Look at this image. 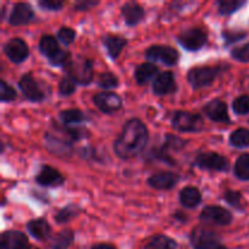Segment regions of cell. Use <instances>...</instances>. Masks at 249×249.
I'll return each instance as SVG.
<instances>
[{
    "label": "cell",
    "mask_w": 249,
    "mask_h": 249,
    "mask_svg": "<svg viewBox=\"0 0 249 249\" xmlns=\"http://www.w3.org/2000/svg\"><path fill=\"white\" fill-rule=\"evenodd\" d=\"M202 112H203L204 116L208 119H211L212 122H215V123H221V124H231L230 114H229V106L224 100L216 99L211 100L207 104H204V106L202 107Z\"/></svg>",
    "instance_id": "obj_14"
},
{
    "label": "cell",
    "mask_w": 249,
    "mask_h": 249,
    "mask_svg": "<svg viewBox=\"0 0 249 249\" xmlns=\"http://www.w3.org/2000/svg\"><path fill=\"white\" fill-rule=\"evenodd\" d=\"M232 111L237 116L249 114V95H241L232 101Z\"/></svg>",
    "instance_id": "obj_42"
},
{
    "label": "cell",
    "mask_w": 249,
    "mask_h": 249,
    "mask_svg": "<svg viewBox=\"0 0 249 249\" xmlns=\"http://www.w3.org/2000/svg\"><path fill=\"white\" fill-rule=\"evenodd\" d=\"M78 84L68 75L61 78L60 83H58V95L61 97H68L73 95L77 90Z\"/></svg>",
    "instance_id": "obj_38"
},
{
    "label": "cell",
    "mask_w": 249,
    "mask_h": 249,
    "mask_svg": "<svg viewBox=\"0 0 249 249\" xmlns=\"http://www.w3.org/2000/svg\"><path fill=\"white\" fill-rule=\"evenodd\" d=\"M233 174L241 181H249V153H242L236 160Z\"/></svg>",
    "instance_id": "obj_33"
},
{
    "label": "cell",
    "mask_w": 249,
    "mask_h": 249,
    "mask_svg": "<svg viewBox=\"0 0 249 249\" xmlns=\"http://www.w3.org/2000/svg\"><path fill=\"white\" fill-rule=\"evenodd\" d=\"M38 6L44 11H60L65 6V1L62 0H39Z\"/></svg>",
    "instance_id": "obj_45"
},
{
    "label": "cell",
    "mask_w": 249,
    "mask_h": 249,
    "mask_svg": "<svg viewBox=\"0 0 249 249\" xmlns=\"http://www.w3.org/2000/svg\"><path fill=\"white\" fill-rule=\"evenodd\" d=\"M223 199L230 207H233V208L242 211L243 197L240 191H236V190H226L223 194Z\"/></svg>",
    "instance_id": "obj_41"
},
{
    "label": "cell",
    "mask_w": 249,
    "mask_h": 249,
    "mask_svg": "<svg viewBox=\"0 0 249 249\" xmlns=\"http://www.w3.org/2000/svg\"><path fill=\"white\" fill-rule=\"evenodd\" d=\"M230 55L233 60L238 61V62L249 63V43L245 44L242 46L233 48L230 51Z\"/></svg>",
    "instance_id": "obj_44"
},
{
    "label": "cell",
    "mask_w": 249,
    "mask_h": 249,
    "mask_svg": "<svg viewBox=\"0 0 249 249\" xmlns=\"http://www.w3.org/2000/svg\"><path fill=\"white\" fill-rule=\"evenodd\" d=\"M38 50L44 57L51 60L53 56H56L58 53V51L61 50V48L58 46V40L56 36H51V34H45V36H41L39 39L38 43Z\"/></svg>",
    "instance_id": "obj_28"
},
{
    "label": "cell",
    "mask_w": 249,
    "mask_h": 249,
    "mask_svg": "<svg viewBox=\"0 0 249 249\" xmlns=\"http://www.w3.org/2000/svg\"><path fill=\"white\" fill-rule=\"evenodd\" d=\"M179 201L184 208L195 209L202 203V194L197 187L186 186L179 192Z\"/></svg>",
    "instance_id": "obj_27"
},
{
    "label": "cell",
    "mask_w": 249,
    "mask_h": 249,
    "mask_svg": "<svg viewBox=\"0 0 249 249\" xmlns=\"http://www.w3.org/2000/svg\"><path fill=\"white\" fill-rule=\"evenodd\" d=\"M177 41L187 51H199L208 43V33L198 27H192L178 34Z\"/></svg>",
    "instance_id": "obj_8"
},
{
    "label": "cell",
    "mask_w": 249,
    "mask_h": 249,
    "mask_svg": "<svg viewBox=\"0 0 249 249\" xmlns=\"http://www.w3.org/2000/svg\"><path fill=\"white\" fill-rule=\"evenodd\" d=\"M44 141H45L46 150L56 157H71L74 153V146L72 141L68 140L60 133L53 134L48 131L44 136Z\"/></svg>",
    "instance_id": "obj_11"
},
{
    "label": "cell",
    "mask_w": 249,
    "mask_h": 249,
    "mask_svg": "<svg viewBox=\"0 0 249 249\" xmlns=\"http://www.w3.org/2000/svg\"><path fill=\"white\" fill-rule=\"evenodd\" d=\"M34 180L39 186L55 189V187H60L65 184L66 178L56 168L49 164H43L39 168Z\"/></svg>",
    "instance_id": "obj_15"
},
{
    "label": "cell",
    "mask_w": 249,
    "mask_h": 249,
    "mask_svg": "<svg viewBox=\"0 0 249 249\" xmlns=\"http://www.w3.org/2000/svg\"><path fill=\"white\" fill-rule=\"evenodd\" d=\"M80 212H82V208H80L78 204L70 203L67 204V206L63 207V208L58 209V212L55 214L53 219H55L56 224L63 225V224H68L70 221H72L73 219L77 218V216L79 215Z\"/></svg>",
    "instance_id": "obj_30"
},
{
    "label": "cell",
    "mask_w": 249,
    "mask_h": 249,
    "mask_svg": "<svg viewBox=\"0 0 249 249\" xmlns=\"http://www.w3.org/2000/svg\"><path fill=\"white\" fill-rule=\"evenodd\" d=\"M199 220L204 224L229 226L233 220L232 213L220 206H207L199 214Z\"/></svg>",
    "instance_id": "obj_12"
},
{
    "label": "cell",
    "mask_w": 249,
    "mask_h": 249,
    "mask_svg": "<svg viewBox=\"0 0 249 249\" xmlns=\"http://www.w3.org/2000/svg\"><path fill=\"white\" fill-rule=\"evenodd\" d=\"M72 53H71L70 50H63L61 49L58 51V53L56 56H53L51 60H49V63H50L53 67H61L63 68L67 67L71 62H72Z\"/></svg>",
    "instance_id": "obj_40"
},
{
    "label": "cell",
    "mask_w": 249,
    "mask_h": 249,
    "mask_svg": "<svg viewBox=\"0 0 249 249\" xmlns=\"http://www.w3.org/2000/svg\"><path fill=\"white\" fill-rule=\"evenodd\" d=\"M143 249H178V242L167 235H156L146 243Z\"/></svg>",
    "instance_id": "obj_31"
},
{
    "label": "cell",
    "mask_w": 249,
    "mask_h": 249,
    "mask_svg": "<svg viewBox=\"0 0 249 249\" xmlns=\"http://www.w3.org/2000/svg\"><path fill=\"white\" fill-rule=\"evenodd\" d=\"M74 231L72 229H65L56 233L55 237L51 240L50 248L51 249H70L71 246L74 242Z\"/></svg>",
    "instance_id": "obj_29"
},
{
    "label": "cell",
    "mask_w": 249,
    "mask_h": 249,
    "mask_svg": "<svg viewBox=\"0 0 249 249\" xmlns=\"http://www.w3.org/2000/svg\"><path fill=\"white\" fill-rule=\"evenodd\" d=\"M78 156H79L82 160H87V162H97V163H104V160L100 156L97 148H95L94 146H83L79 150L77 151Z\"/></svg>",
    "instance_id": "obj_37"
},
{
    "label": "cell",
    "mask_w": 249,
    "mask_h": 249,
    "mask_svg": "<svg viewBox=\"0 0 249 249\" xmlns=\"http://www.w3.org/2000/svg\"><path fill=\"white\" fill-rule=\"evenodd\" d=\"M17 99V91L12 85H10L6 80H0V101L2 104L12 102Z\"/></svg>",
    "instance_id": "obj_39"
},
{
    "label": "cell",
    "mask_w": 249,
    "mask_h": 249,
    "mask_svg": "<svg viewBox=\"0 0 249 249\" xmlns=\"http://www.w3.org/2000/svg\"><path fill=\"white\" fill-rule=\"evenodd\" d=\"M173 218H174L175 220L179 221V223H181V224H185V223H187V221H189V216H187V214L182 213V212H180V211L175 212V213L173 214Z\"/></svg>",
    "instance_id": "obj_47"
},
{
    "label": "cell",
    "mask_w": 249,
    "mask_h": 249,
    "mask_svg": "<svg viewBox=\"0 0 249 249\" xmlns=\"http://www.w3.org/2000/svg\"><path fill=\"white\" fill-rule=\"evenodd\" d=\"M96 85L97 88L102 89L104 91H109V90L119 87V78L114 73L108 72V71L102 72L97 75Z\"/></svg>",
    "instance_id": "obj_35"
},
{
    "label": "cell",
    "mask_w": 249,
    "mask_h": 249,
    "mask_svg": "<svg viewBox=\"0 0 249 249\" xmlns=\"http://www.w3.org/2000/svg\"><path fill=\"white\" fill-rule=\"evenodd\" d=\"M36 18V12L28 2H16L9 15V24L12 27L27 26Z\"/></svg>",
    "instance_id": "obj_17"
},
{
    "label": "cell",
    "mask_w": 249,
    "mask_h": 249,
    "mask_svg": "<svg viewBox=\"0 0 249 249\" xmlns=\"http://www.w3.org/2000/svg\"><path fill=\"white\" fill-rule=\"evenodd\" d=\"M22 95L29 102H43L50 95V85H46L43 80H38L32 73H24L17 82Z\"/></svg>",
    "instance_id": "obj_4"
},
{
    "label": "cell",
    "mask_w": 249,
    "mask_h": 249,
    "mask_svg": "<svg viewBox=\"0 0 249 249\" xmlns=\"http://www.w3.org/2000/svg\"><path fill=\"white\" fill-rule=\"evenodd\" d=\"M102 44H104L106 53L112 61H117L123 53L124 48L128 45V40L122 36L116 34H106L102 36Z\"/></svg>",
    "instance_id": "obj_22"
},
{
    "label": "cell",
    "mask_w": 249,
    "mask_h": 249,
    "mask_svg": "<svg viewBox=\"0 0 249 249\" xmlns=\"http://www.w3.org/2000/svg\"><path fill=\"white\" fill-rule=\"evenodd\" d=\"M229 65H216V66H198L192 67L187 72L186 78L192 89L198 90L203 88H208L218 79L219 75L223 74L229 70Z\"/></svg>",
    "instance_id": "obj_3"
},
{
    "label": "cell",
    "mask_w": 249,
    "mask_h": 249,
    "mask_svg": "<svg viewBox=\"0 0 249 249\" xmlns=\"http://www.w3.org/2000/svg\"><path fill=\"white\" fill-rule=\"evenodd\" d=\"M150 140L147 125L141 119H128L122 128L121 134L113 141V152L121 160H131L140 156L146 150Z\"/></svg>",
    "instance_id": "obj_1"
},
{
    "label": "cell",
    "mask_w": 249,
    "mask_h": 249,
    "mask_svg": "<svg viewBox=\"0 0 249 249\" xmlns=\"http://www.w3.org/2000/svg\"><path fill=\"white\" fill-rule=\"evenodd\" d=\"M246 4L247 1L245 0H218L215 2L216 7H218V14L221 16H231Z\"/></svg>",
    "instance_id": "obj_32"
},
{
    "label": "cell",
    "mask_w": 249,
    "mask_h": 249,
    "mask_svg": "<svg viewBox=\"0 0 249 249\" xmlns=\"http://www.w3.org/2000/svg\"><path fill=\"white\" fill-rule=\"evenodd\" d=\"M53 130L62 134L65 138H67L68 140L72 141L73 143L90 138V131L88 130L87 128H84V126H66L62 125V124L58 125V124H56L55 122L53 121Z\"/></svg>",
    "instance_id": "obj_25"
},
{
    "label": "cell",
    "mask_w": 249,
    "mask_h": 249,
    "mask_svg": "<svg viewBox=\"0 0 249 249\" xmlns=\"http://www.w3.org/2000/svg\"><path fill=\"white\" fill-rule=\"evenodd\" d=\"M229 143L235 148L249 147V129L238 128L230 134Z\"/></svg>",
    "instance_id": "obj_34"
},
{
    "label": "cell",
    "mask_w": 249,
    "mask_h": 249,
    "mask_svg": "<svg viewBox=\"0 0 249 249\" xmlns=\"http://www.w3.org/2000/svg\"><path fill=\"white\" fill-rule=\"evenodd\" d=\"M195 167L201 170H208V172L228 173L230 170L231 164L228 157L220 155L214 151L209 152H202L195 158Z\"/></svg>",
    "instance_id": "obj_7"
},
{
    "label": "cell",
    "mask_w": 249,
    "mask_h": 249,
    "mask_svg": "<svg viewBox=\"0 0 249 249\" xmlns=\"http://www.w3.org/2000/svg\"><path fill=\"white\" fill-rule=\"evenodd\" d=\"M92 102L100 112H102L104 114H108V116L117 113L123 107L122 97L113 91L97 92L92 97Z\"/></svg>",
    "instance_id": "obj_13"
},
{
    "label": "cell",
    "mask_w": 249,
    "mask_h": 249,
    "mask_svg": "<svg viewBox=\"0 0 249 249\" xmlns=\"http://www.w3.org/2000/svg\"><path fill=\"white\" fill-rule=\"evenodd\" d=\"M29 235L36 241H46L51 236V226L45 218H36L26 224Z\"/></svg>",
    "instance_id": "obj_24"
},
{
    "label": "cell",
    "mask_w": 249,
    "mask_h": 249,
    "mask_svg": "<svg viewBox=\"0 0 249 249\" xmlns=\"http://www.w3.org/2000/svg\"><path fill=\"white\" fill-rule=\"evenodd\" d=\"M180 175L174 172H158L147 178L146 184L158 191H168L179 184Z\"/></svg>",
    "instance_id": "obj_19"
},
{
    "label": "cell",
    "mask_w": 249,
    "mask_h": 249,
    "mask_svg": "<svg viewBox=\"0 0 249 249\" xmlns=\"http://www.w3.org/2000/svg\"><path fill=\"white\" fill-rule=\"evenodd\" d=\"M90 249H117L111 243H96V245L92 246Z\"/></svg>",
    "instance_id": "obj_48"
},
{
    "label": "cell",
    "mask_w": 249,
    "mask_h": 249,
    "mask_svg": "<svg viewBox=\"0 0 249 249\" xmlns=\"http://www.w3.org/2000/svg\"><path fill=\"white\" fill-rule=\"evenodd\" d=\"M100 4V1L96 0H80V1H75L73 5V9L75 11H89L92 7L97 6Z\"/></svg>",
    "instance_id": "obj_46"
},
{
    "label": "cell",
    "mask_w": 249,
    "mask_h": 249,
    "mask_svg": "<svg viewBox=\"0 0 249 249\" xmlns=\"http://www.w3.org/2000/svg\"><path fill=\"white\" fill-rule=\"evenodd\" d=\"M160 68L153 62L140 63L134 71V79L136 84L143 87L150 82H155L156 78L160 75Z\"/></svg>",
    "instance_id": "obj_23"
},
{
    "label": "cell",
    "mask_w": 249,
    "mask_h": 249,
    "mask_svg": "<svg viewBox=\"0 0 249 249\" xmlns=\"http://www.w3.org/2000/svg\"><path fill=\"white\" fill-rule=\"evenodd\" d=\"M248 123H249V121H248Z\"/></svg>",
    "instance_id": "obj_51"
},
{
    "label": "cell",
    "mask_w": 249,
    "mask_h": 249,
    "mask_svg": "<svg viewBox=\"0 0 249 249\" xmlns=\"http://www.w3.org/2000/svg\"><path fill=\"white\" fill-rule=\"evenodd\" d=\"M58 119L66 126H77L90 121L89 116L79 108L63 109L58 113Z\"/></svg>",
    "instance_id": "obj_26"
},
{
    "label": "cell",
    "mask_w": 249,
    "mask_h": 249,
    "mask_svg": "<svg viewBox=\"0 0 249 249\" xmlns=\"http://www.w3.org/2000/svg\"><path fill=\"white\" fill-rule=\"evenodd\" d=\"M190 242L194 249H216L223 245L218 232L203 226H197L192 230Z\"/></svg>",
    "instance_id": "obj_9"
},
{
    "label": "cell",
    "mask_w": 249,
    "mask_h": 249,
    "mask_svg": "<svg viewBox=\"0 0 249 249\" xmlns=\"http://www.w3.org/2000/svg\"><path fill=\"white\" fill-rule=\"evenodd\" d=\"M31 249H39V248H36V247H32Z\"/></svg>",
    "instance_id": "obj_50"
},
{
    "label": "cell",
    "mask_w": 249,
    "mask_h": 249,
    "mask_svg": "<svg viewBox=\"0 0 249 249\" xmlns=\"http://www.w3.org/2000/svg\"><path fill=\"white\" fill-rule=\"evenodd\" d=\"M216 249H229V248H228V247H225V246H224V245H221L220 247H218Z\"/></svg>",
    "instance_id": "obj_49"
},
{
    "label": "cell",
    "mask_w": 249,
    "mask_h": 249,
    "mask_svg": "<svg viewBox=\"0 0 249 249\" xmlns=\"http://www.w3.org/2000/svg\"><path fill=\"white\" fill-rule=\"evenodd\" d=\"M66 75L72 78L80 87H88L94 80V61L87 57H80L78 60H72V62L63 68Z\"/></svg>",
    "instance_id": "obj_5"
},
{
    "label": "cell",
    "mask_w": 249,
    "mask_h": 249,
    "mask_svg": "<svg viewBox=\"0 0 249 249\" xmlns=\"http://www.w3.org/2000/svg\"><path fill=\"white\" fill-rule=\"evenodd\" d=\"M121 14L128 27H136L145 18L146 11L139 2L128 1L122 6Z\"/></svg>",
    "instance_id": "obj_21"
},
{
    "label": "cell",
    "mask_w": 249,
    "mask_h": 249,
    "mask_svg": "<svg viewBox=\"0 0 249 249\" xmlns=\"http://www.w3.org/2000/svg\"><path fill=\"white\" fill-rule=\"evenodd\" d=\"M26 233L18 230H6L1 233V249H31Z\"/></svg>",
    "instance_id": "obj_20"
},
{
    "label": "cell",
    "mask_w": 249,
    "mask_h": 249,
    "mask_svg": "<svg viewBox=\"0 0 249 249\" xmlns=\"http://www.w3.org/2000/svg\"><path fill=\"white\" fill-rule=\"evenodd\" d=\"M2 51H4L5 56L16 65L24 62L29 57V48L22 38L9 39L2 45Z\"/></svg>",
    "instance_id": "obj_16"
},
{
    "label": "cell",
    "mask_w": 249,
    "mask_h": 249,
    "mask_svg": "<svg viewBox=\"0 0 249 249\" xmlns=\"http://www.w3.org/2000/svg\"><path fill=\"white\" fill-rule=\"evenodd\" d=\"M221 36H223L224 46H225V48H230V46H232L233 44L243 40L248 34L247 32L245 31H237V29H235V31H231V29H224V31L221 32Z\"/></svg>",
    "instance_id": "obj_36"
},
{
    "label": "cell",
    "mask_w": 249,
    "mask_h": 249,
    "mask_svg": "<svg viewBox=\"0 0 249 249\" xmlns=\"http://www.w3.org/2000/svg\"><path fill=\"white\" fill-rule=\"evenodd\" d=\"M186 145L187 141L184 140V139L173 135V134H167L164 136V141L158 147L155 146L147 155V158L150 160H153V162H160L170 165V167H175L177 160L170 156V153L179 152V151L184 150Z\"/></svg>",
    "instance_id": "obj_2"
},
{
    "label": "cell",
    "mask_w": 249,
    "mask_h": 249,
    "mask_svg": "<svg viewBox=\"0 0 249 249\" xmlns=\"http://www.w3.org/2000/svg\"><path fill=\"white\" fill-rule=\"evenodd\" d=\"M178 91V84L175 75L172 71L160 72V75L152 83V92L158 97L173 95Z\"/></svg>",
    "instance_id": "obj_18"
},
{
    "label": "cell",
    "mask_w": 249,
    "mask_h": 249,
    "mask_svg": "<svg viewBox=\"0 0 249 249\" xmlns=\"http://www.w3.org/2000/svg\"><path fill=\"white\" fill-rule=\"evenodd\" d=\"M57 40H60L63 45L70 46L71 44L74 43L75 38H77V32L71 27H61L56 34Z\"/></svg>",
    "instance_id": "obj_43"
},
{
    "label": "cell",
    "mask_w": 249,
    "mask_h": 249,
    "mask_svg": "<svg viewBox=\"0 0 249 249\" xmlns=\"http://www.w3.org/2000/svg\"><path fill=\"white\" fill-rule=\"evenodd\" d=\"M145 57L150 62H160L168 67L178 65L180 58L179 51L169 45H151L146 49Z\"/></svg>",
    "instance_id": "obj_10"
},
{
    "label": "cell",
    "mask_w": 249,
    "mask_h": 249,
    "mask_svg": "<svg viewBox=\"0 0 249 249\" xmlns=\"http://www.w3.org/2000/svg\"><path fill=\"white\" fill-rule=\"evenodd\" d=\"M170 124L179 133L197 134L204 129V119L199 113L189 111H177L170 118Z\"/></svg>",
    "instance_id": "obj_6"
}]
</instances>
